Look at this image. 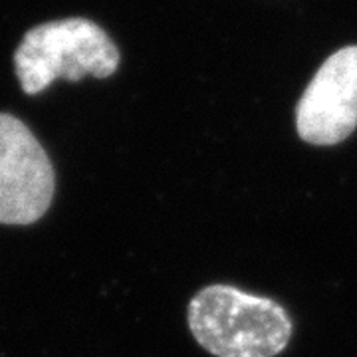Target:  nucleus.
Here are the masks:
<instances>
[{
	"label": "nucleus",
	"instance_id": "obj_2",
	"mask_svg": "<svg viewBox=\"0 0 357 357\" xmlns=\"http://www.w3.org/2000/svg\"><path fill=\"white\" fill-rule=\"evenodd\" d=\"M119 66V50L103 28L88 18H66L28 30L14 54L16 76L24 93L34 96L64 77H109Z\"/></svg>",
	"mask_w": 357,
	"mask_h": 357
},
{
	"label": "nucleus",
	"instance_id": "obj_1",
	"mask_svg": "<svg viewBox=\"0 0 357 357\" xmlns=\"http://www.w3.org/2000/svg\"><path fill=\"white\" fill-rule=\"evenodd\" d=\"M192 337L215 357H276L292 337V319L274 300L213 284L187 310Z\"/></svg>",
	"mask_w": 357,
	"mask_h": 357
},
{
	"label": "nucleus",
	"instance_id": "obj_3",
	"mask_svg": "<svg viewBox=\"0 0 357 357\" xmlns=\"http://www.w3.org/2000/svg\"><path fill=\"white\" fill-rule=\"evenodd\" d=\"M54 189V167L40 141L18 117L0 114V225L40 220Z\"/></svg>",
	"mask_w": 357,
	"mask_h": 357
},
{
	"label": "nucleus",
	"instance_id": "obj_4",
	"mask_svg": "<svg viewBox=\"0 0 357 357\" xmlns=\"http://www.w3.org/2000/svg\"><path fill=\"white\" fill-rule=\"evenodd\" d=\"M357 128V46L332 54L296 109L298 135L312 145H335Z\"/></svg>",
	"mask_w": 357,
	"mask_h": 357
}]
</instances>
